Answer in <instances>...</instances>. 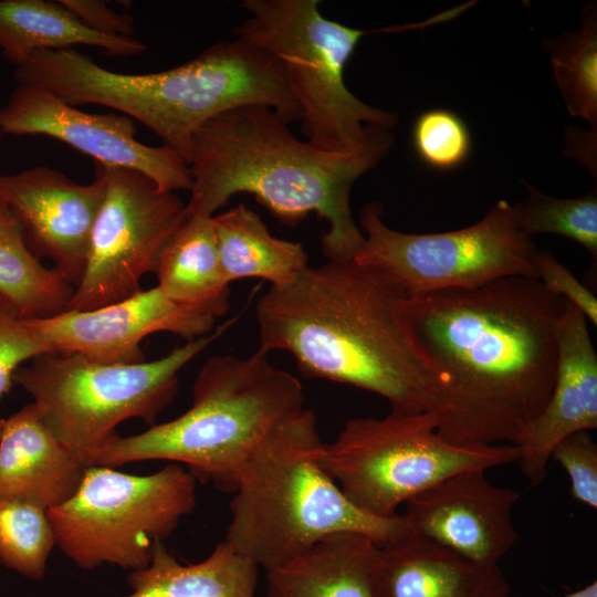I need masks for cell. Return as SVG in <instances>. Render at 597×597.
I'll use <instances>...</instances> for the list:
<instances>
[{"mask_svg":"<svg viewBox=\"0 0 597 597\" xmlns=\"http://www.w3.org/2000/svg\"><path fill=\"white\" fill-rule=\"evenodd\" d=\"M565 303L533 276L407 296L408 334L439 387L442 439L519 443L551 396Z\"/></svg>","mask_w":597,"mask_h":597,"instance_id":"1","label":"cell"},{"mask_svg":"<svg viewBox=\"0 0 597 597\" xmlns=\"http://www.w3.org/2000/svg\"><path fill=\"white\" fill-rule=\"evenodd\" d=\"M407 296L355 260L308 265L258 300L259 349L287 352L305 377L374 392L392 412L437 411V380L407 331Z\"/></svg>","mask_w":597,"mask_h":597,"instance_id":"2","label":"cell"},{"mask_svg":"<svg viewBox=\"0 0 597 597\" xmlns=\"http://www.w3.org/2000/svg\"><path fill=\"white\" fill-rule=\"evenodd\" d=\"M392 145L387 130L360 150L328 151L298 139L270 107L227 111L195 135L186 216L213 217L232 196L250 193L287 226L312 212L327 220L323 254L328 261L354 260L365 237L350 212L352 187Z\"/></svg>","mask_w":597,"mask_h":597,"instance_id":"3","label":"cell"},{"mask_svg":"<svg viewBox=\"0 0 597 597\" xmlns=\"http://www.w3.org/2000/svg\"><path fill=\"white\" fill-rule=\"evenodd\" d=\"M17 84L44 87L70 105L96 104L136 119L188 165L196 133L213 117L248 105L301 121L285 71L273 55L237 38L176 67L124 74L74 48L41 50L14 66Z\"/></svg>","mask_w":597,"mask_h":597,"instance_id":"4","label":"cell"},{"mask_svg":"<svg viewBox=\"0 0 597 597\" xmlns=\"http://www.w3.org/2000/svg\"><path fill=\"white\" fill-rule=\"evenodd\" d=\"M322 444L317 418L304 408L271 430L237 476L223 542L265 572L329 535L358 533L380 545L406 527L402 514L356 507L320 465Z\"/></svg>","mask_w":597,"mask_h":597,"instance_id":"5","label":"cell"},{"mask_svg":"<svg viewBox=\"0 0 597 597\" xmlns=\"http://www.w3.org/2000/svg\"><path fill=\"white\" fill-rule=\"evenodd\" d=\"M192 395L179 417L134 436L112 437L92 465L170 460L185 464L196 480L233 493L241 468L271 430L304 409L301 381L260 349L247 357L208 358Z\"/></svg>","mask_w":597,"mask_h":597,"instance_id":"6","label":"cell"},{"mask_svg":"<svg viewBox=\"0 0 597 597\" xmlns=\"http://www.w3.org/2000/svg\"><path fill=\"white\" fill-rule=\"evenodd\" d=\"M249 17L237 38L282 64L302 109V134L328 151L360 150L398 123L395 113L371 107L346 86L344 70L362 36L373 31L324 18L316 0H244Z\"/></svg>","mask_w":597,"mask_h":597,"instance_id":"7","label":"cell"},{"mask_svg":"<svg viewBox=\"0 0 597 597\" xmlns=\"http://www.w3.org/2000/svg\"><path fill=\"white\" fill-rule=\"evenodd\" d=\"M220 332L189 341L158 359L134 364L43 354L15 371L13 385L32 396L50 430L90 467L125 420L156 423L177 396L179 371Z\"/></svg>","mask_w":597,"mask_h":597,"instance_id":"8","label":"cell"},{"mask_svg":"<svg viewBox=\"0 0 597 597\" xmlns=\"http://www.w3.org/2000/svg\"><path fill=\"white\" fill-rule=\"evenodd\" d=\"M515 444L468 448L447 442L437 413L390 412L354 418L322 444L318 463L344 495L365 513L383 519L422 490L452 474L517 462Z\"/></svg>","mask_w":597,"mask_h":597,"instance_id":"9","label":"cell"},{"mask_svg":"<svg viewBox=\"0 0 597 597\" xmlns=\"http://www.w3.org/2000/svg\"><path fill=\"white\" fill-rule=\"evenodd\" d=\"M196 489V478L178 463L147 475L90 465L76 492L48 511L55 545L82 569L145 568L155 546L193 511Z\"/></svg>","mask_w":597,"mask_h":597,"instance_id":"10","label":"cell"},{"mask_svg":"<svg viewBox=\"0 0 597 597\" xmlns=\"http://www.w3.org/2000/svg\"><path fill=\"white\" fill-rule=\"evenodd\" d=\"M521 203L505 200L470 227L441 233H404L387 227L383 206L360 210L365 243L354 258L374 268L408 295L469 289L509 276H535L537 251L520 228Z\"/></svg>","mask_w":597,"mask_h":597,"instance_id":"11","label":"cell"},{"mask_svg":"<svg viewBox=\"0 0 597 597\" xmlns=\"http://www.w3.org/2000/svg\"><path fill=\"white\" fill-rule=\"evenodd\" d=\"M103 199L81 282L67 310L86 311L124 300L155 272L159 255L186 219V203L140 171L95 164Z\"/></svg>","mask_w":597,"mask_h":597,"instance_id":"12","label":"cell"},{"mask_svg":"<svg viewBox=\"0 0 597 597\" xmlns=\"http://www.w3.org/2000/svg\"><path fill=\"white\" fill-rule=\"evenodd\" d=\"M0 130L2 135L59 139L92 157L95 164L140 171L164 190L191 188L188 164L164 145L140 143L130 117L81 111L38 85L17 84L0 107Z\"/></svg>","mask_w":597,"mask_h":597,"instance_id":"13","label":"cell"},{"mask_svg":"<svg viewBox=\"0 0 597 597\" xmlns=\"http://www.w3.org/2000/svg\"><path fill=\"white\" fill-rule=\"evenodd\" d=\"M24 321L48 353L134 364L145 360L140 343L146 336L167 332L189 342L206 336L216 320L176 304L155 286L102 307Z\"/></svg>","mask_w":597,"mask_h":597,"instance_id":"14","label":"cell"},{"mask_svg":"<svg viewBox=\"0 0 597 597\" xmlns=\"http://www.w3.org/2000/svg\"><path fill=\"white\" fill-rule=\"evenodd\" d=\"M520 492L493 484L484 470L452 474L406 503L408 528L460 556L495 565L519 534L513 509Z\"/></svg>","mask_w":597,"mask_h":597,"instance_id":"15","label":"cell"},{"mask_svg":"<svg viewBox=\"0 0 597 597\" xmlns=\"http://www.w3.org/2000/svg\"><path fill=\"white\" fill-rule=\"evenodd\" d=\"M103 199L98 178L82 185L48 166L0 174V203L19 221L25 242L75 287L82 280L92 228Z\"/></svg>","mask_w":597,"mask_h":597,"instance_id":"16","label":"cell"},{"mask_svg":"<svg viewBox=\"0 0 597 597\" xmlns=\"http://www.w3.org/2000/svg\"><path fill=\"white\" fill-rule=\"evenodd\" d=\"M557 367L548 401L519 448V464L531 485L547 474L553 448L565 437L597 428V355L586 316L566 301L556 331Z\"/></svg>","mask_w":597,"mask_h":597,"instance_id":"17","label":"cell"},{"mask_svg":"<svg viewBox=\"0 0 597 597\" xmlns=\"http://www.w3.org/2000/svg\"><path fill=\"white\" fill-rule=\"evenodd\" d=\"M373 597H510L495 565L471 562L406 527L378 545Z\"/></svg>","mask_w":597,"mask_h":597,"instance_id":"18","label":"cell"},{"mask_svg":"<svg viewBox=\"0 0 597 597\" xmlns=\"http://www.w3.org/2000/svg\"><path fill=\"white\" fill-rule=\"evenodd\" d=\"M86 468L50 430L33 402L3 420L0 500L50 511L76 492Z\"/></svg>","mask_w":597,"mask_h":597,"instance_id":"19","label":"cell"},{"mask_svg":"<svg viewBox=\"0 0 597 597\" xmlns=\"http://www.w3.org/2000/svg\"><path fill=\"white\" fill-rule=\"evenodd\" d=\"M379 547L358 533H338L266 572V597H373Z\"/></svg>","mask_w":597,"mask_h":597,"instance_id":"20","label":"cell"},{"mask_svg":"<svg viewBox=\"0 0 597 597\" xmlns=\"http://www.w3.org/2000/svg\"><path fill=\"white\" fill-rule=\"evenodd\" d=\"M155 273L158 287L176 304L217 318L230 305L212 217L187 216L163 249Z\"/></svg>","mask_w":597,"mask_h":597,"instance_id":"21","label":"cell"},{"mask_svg":"<svg viewBox=\"0 0 597 597\" xmlns=\"http://www.w3.org/2000/svg\"><path fill=\"white\" fill-rule=\"evenodd\" d=\"M75 45L96 46L123 57L146 51L135 38H113L88 29L60 1L0 0V51L14 66L36 51Z\"/></svg>","mask_w":597,"mask_h":597,"instance_id":"22","label":"cell"},{"mask_svg":"<svg viewBox=\"0 0 597 597\" xmlns=\"http://www.w3.org/2000/svg\"><path fill=\"white\" fill-rule=\"evenodd\" d=\"M259 567L224 542L196 564H180L164 543L147 567L127 576L125 597H254Z\"/></svg>","mask_w":597,"mask_h":597,"instance_id":"23","label":"cell"},{"mask_svg":"<svg viewBox=\"0 0 597 597\" xmlns=\"http://www.w3.org/2000/svg\"><path fill=\"white\" fill-rule=\"evenodd\" d=\"M219 258L229 283L258 277L283 285L308 266V254L298 242L275 238L260 214L238 206L212 217Z\"/></svg>","mask_w":597,"mask_h":597,"instance_id":"24","label":"cell"},{"mask_svg":"<svg viewBox=\"0 0 597 597\" xmlns=\"http://www.w3.org/2000/svg\"><path fill=\"white\" fill-rule=\"evenodd\" d=\"M74 290L57 270L40 262L17 218L0 203V294L23 318L36 320L67 310Z\"/></svg>","mask_w":597,"mask_h":597,"instance_id":"25","label":"cell"},{"mask_svg":"<svg viewBox=\"0 0 597 597\" xmlns=\"http://www.w3.org/2000/svg\"><path fill=\"white\" fill-rule=\"evenodd\" d=\"M568 113L597 132V6L585 4L577 31L545 40Z\"/></svg>","mask_w":597,"mask_h":597,"instance_id":"26","label":"cell"},{"mask_svg":"<svg viewBox=\"0 0 597 597\" xmlns=\"http://www.w3.org/2000/svg\"><path fill=\"white\" fill-rule=\"evenodd\" d=\"M55 545L48 511L22 501L0 500V563L17 573L42 579Z\"/></svg>","mask_w":597,"mask_h":597,"instance_id":"27","label":"cell"},{"mask_svg":"<svg viewBox=\"0 0 597 597\" xmlns=\"http://www.w3.org/2000/svg\"><path fill=\"white\" fill-rule=\"evenodd\" d=\"M527 200L521 203L520 228L528 237L540 233L568 238L584 247L597 263V187L579 198L562 199L544 195L524 184Z\"/></svg>","mask_w":597,"mask_h":597,"instance_id":"28","label":"cell"},{"mask_svg":"<svg viewBox=\"0 0 597 597\" xmlns=\"http://www.w3.org/2000/svg\"><path fill=\"white\" fill-rule=\"evenodd\" d=\"M412 145L427 166L437 170H452L468 159L471 135L464 121L454 112L432 108L416 118Z\"/></svg>","mask_w":597,"mask_h":597,"instance_id":"29","label":"cell"},{"mask_svg":"<svg viewBox=\"0 0 597 597\" xmlns=\"http://www.w3.org/2000/svg\"><path fill=\"white\" fill-rule=\"evenodd\" d=\"M48 354L17 307L0 294V400L13 386L23 363Z\"/></svg>","mask_w":597,"mask_h":597,"instance_id":"30","label":"cell"},{"mask_svg":"<svg viewBox=\"0 0 597 597\" xmlns=\"http://www.w3.org/2000/svg\"><path fill=\"white\" fill-rule=\"evenodd\" d=\"M570 480L574 499L597 509V446L589 431H579L562 439L552 450Z\"/></svg>","mask_w":597,"mask_h":597,"instance_id":"31","label":"cell"},{"mask_svg":"<svg viewBox=\"0 0 597 597\" xmlns=\"http://www.w3.org/2000/svg\"><path fill=\"white\" fill-rule=\"evenodd\" d=\"M535 276L551 293L576 306L594 325H597V298L575 275L546 250L534 255Z\"/></svg>","mask_w":597,"mask_h":597,"instance_id":"32","label":"cell"},{"mask_svg":"<svg viewBox=\"0 0 597 597\" xmlns=\"http://www.w3.org/2000/svg\"><path fill=\"white\" fill-rule=\"evenodd\" d=\"M88 29L113 38H134V18L112 10L98 0H59Z\"/></svg>","mask_w":597,"mask_h":597,"instance_id":"33","label":"cell"},{"mask_svg":"<svg viewBox=\"0 0 597 597\" xmlns=\"http://www.w3.org/2000/svg\"><path fill=\"white\" fill-rule=\"evenodd\" d=\"M567 146L565 154L577 158L585 165L596 177V150H597V132H585L577 128L567 129Z\"/></svg>","mask_w":597,"mask_h":597,"instance_id":"34","label":"cell"},{"mask_svg":"<svg viewBox=\"0 0 597 597\" xmlns=\"http://www.w3.org/2000/svg\"><path fill=\"white\" fill-rule=\"evenodd\" d=\"M565 597H597V582L594 580L585 587L566 595Z\"/></svg>","mask_w":597,"mask_h":597,"instance_id":"35","label":"cell"},{"mask_svg":"<svg viewBox=\"0 0 597 597\" xmlns=\"http://www.w3.org/2000/svg\"><path fill=\"white\" fill-rule=\"evenodd\" d=\"M2 422H3V419L0 418V433H1Z\"/></svg>","mask_w":597,"mask_h":597,"instance_id":"36","label":"cell"},{"mask_svg":"<svg viewBox=\"0 0 597 597\" xmlns=\"http://www.w3.org/2000/svg\"><path fill=\"white\" fill-rule=\"evenodd\" d=\"M2 136H3V135H2V133H1V130H0V138H1Z\"/></svg>","mask_w":597,"mask_h":597,"instance_id":"37","label":"cell"}]
</instances>
